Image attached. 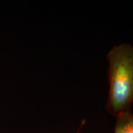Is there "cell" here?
<instances>
[{
  "label": "cell",
  "mask_w": 133,
  "mask_h": 133,
  "mask_svg": "<svg viewBox=\"0 0 133 133\" xmlns=\"http://www.w3.org/2000/svg\"><path fill=\"white\" fill-rule=\"evenodd\" d=\"M114 133H133V114L131 111L116 116Z\"/></svg>",
  "instance_id": "7a4b0ae2"
},
{
  "label": "cell",
  "mask_w": 133,
  "mask_h": 133,
  "mask_svg": "<svg viewBox=\"0 0 133 133\" xmlns=\"http://www.w3.org/2000/svg\"><path fill=\"white\" fill-rule=\"evenodd\" d=\"M109 96L106 110L116 117L130 111L133 102V45L122 43L108 52Z\"/></svg>",
  "instance_id": "6da1fadb"
},
{
  "label": "cell",
  "mask_w": 133,
  "mask_h": 133,
  "mask_svg": "<svg viewBox=\"0 0 133 133\" xmlns=\"http://www.w3.org/2000/svg\"><path fill=\"white\" fill-rule=\"evenodd\" d=\"M84 123V121H83V123H82V124H81V127L79 128V129H78V130L77 132H76V133H79V132H80V130H81V126H83V123Z\"/></svg>",
  "instance_id": "3957f363"
}]
</instances>
